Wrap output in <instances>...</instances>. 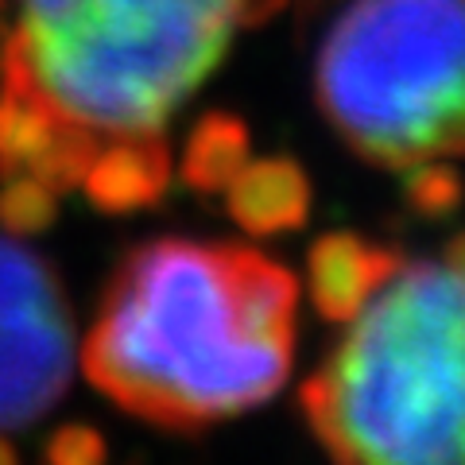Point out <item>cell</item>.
I'll use <instances>...</instances> for the list:
<instances>
[{"mask_svg": "<svg viewBox=\"0 0 465 465\" xmlns=\"http://www.w3.org/2000/svg\"><path fill=\"white\" fill-rule=\"evenodd\" d=\"M295 307V275L264 252L152 241L116 268L82 369L124 411L194 430L287 384Z\"/></svg>", "mask_w": 465, "mask_h": 465, "instance_id": "obj_1", "label": "cell"}, {"mask_svg": "<svg viewBox=\"0 0 465 465\" xmlns=\"http://www.w3.org/2000/svg\"><path fill=\"white\" fill-rule=\"evenodd\" d=\"M287 0H20L5 85L97 136L163 133L222 63L237 27Z\"/></svg>", "mask_w": 465, "mask_h": 465, "instance_id": "obj_2", "label": "cell"}, {"mask_svg": "<svg viewBox=\"0 0 465 465\" xmlns=\"http://www.w3.org/2000/svg\"><path fill=\"white\" fill-rule=\"evenodd\" d=\"M299 403L338 461H461V237L442 260L400 264L345 322Z\"/></svg>", "mask_w": 465, "mask_h": 465, "instance_id": "obj_3", "label": "cell"}, {"mask_svg": "<svg viewBox=\"0 0 465 465\" xmlns=\"http://www.w3.org/2000/svg\"><path fill=\"white\" fill-rule=\"evenodd\" d=\"M318 109L376 167L461 152V0H353L314 70Z\"/></svg>", "mask_w": 465, "mask_h": 465, "instance_id": "obj_4", "label": "cell"}, {"mask_svg": "<svg viewBox=\"0 0 465 465\" xmlns=\"http://www.w3.org/2000/svg\"><path fill=\"white\" fill-rule=\"evenodd\" d=\"M74 361V318L54 268L0 237V430L47 415Z\"/></svg>", "mask_w": 465, "mask_h": 465, "instance_id": "obj_5", "label": "cell"}, {"mask_svg": "<svg viewBox=\"0 0 465 465\" xmlns=\"http://www.w3.org/2000/svg\"><path fill=\"white\" fill-rule=\"evenodd\" d=\"M403 264L400 252L372 244L357 232L333 229L322 232L307 252V280L314 311L333 326H345L365 302L381 291V283Z\"/></svg>", "mask_w": 465, "mask_h": 465, "instance_id": "obj_6", "label": "cell"}, {"mask_svg": "<svg viewBox=\"0 0 465 465\" xmlns=\"http://www.w3.org/2000/svg\"><path fill=\"white\" fill-rule=\"evenodd\" d=\"M171 186V152L163 133H128L113 136L109 148H97L82 191L101 213L148 210Z\"/></svg>", "mask_w": 465, "mask_h": 465, "instance_id": "obj_7", "label": "cell"}, {"mask_svg": "<svg viewBox=\"0 0 465 465\" xmlns=\"http://www.w3.org/2000/svg\"><path fill=\"white\" fill-rule=\"evenodd\" d=\"M311 179L295 159L268 155L249 159L237 179L225 186L229 217L252 237H275V232L302 229L311 217Z\"/></svg>", "mask_w": 465, "mask_h": 465, "instance_id": "obj_8", "label": "cell"}, {"mask_svg": "<svg viewBox=\"0 0 465 465\" xmlns=\"http://www.w3.org/2000/svg\"><path fill=\"white\" fill-rule=\"evenodd\" d=\"M252 155V133L237 113H206L183 148V183L194 194H222Z\"/></svg>", "mask_w": 465, "mask_h": 465, "instance_id": "obj_9", "label": "cell"}, {"mask_svg": "<svg viewBox=\"0 0 465 465\" xmlns=\"http://www.w3.org/2000/svg\"><path fill=\"white\" fill-rule=\"evenodd\" d=\"M54 128L58 116L39 97L16 85H0V179L27 171V163L47 148Z\"/></svg>", "mask_w": 465, "mask_h": 465, "instance_id": "obj_10", "label": "cell"}, {"mask_svg": "<svg viewBox=\"0 0 465 465\" xmlns=\"http://www.w3.org/2000/svg\"><path fill=\"white\" fill-rule=\"evenodd\" d=\"M97 148H101L97 133H90V128H82V124H70V121H58L47 148L27 163V174L47 183L54 194H66V191H74V186H82Z\"/></svg>", "mask_w": 465, "mask_h": 465, "instance_id": "obj_11", "label": "cell"}, {"mask_svg": "<svg viewBox=\"0 0 465 465\" xmlns=\"http://www.w3.org/2000/svg\"><path fill=\"white\" fill-rule=\"evenodd\" d=\"M58 217V194L35 174H8L0 186V229L8 237H39Z\"/></svg>", "mask_w": 465, "mask_h": 465, "instance_id": "obj_12", "label": "cell"}, {"mask_svg": "<svg viewBox=\"0 0 465 465\" xmlns=\"http://www.w3.org/2000/svg\"><path fill=\"white\" fill-rule=\"evenodd\" d=\"M403 198L415 213L430 217V222H442L458 210L461 202V179L450 163H439V159H423V163L407 167L403 179Z\"/></svg>", "mask_w": 465, "mask_h": 465, "instance_id": "obj_13", "label": "cell"}, {"mask_svg": "<svg viewBox=\"0 0 465 465\" xmlns=\"http://www.w3.org/2000/svg\"><path fill=\"white\" fill-rule=\"evenodd\" d=\"M43 454H47L51 465H97V461H105L109 446L101 439V430L85 423H66L47 439Z\"/></svg>", "mask_w": 465, "mask_h": 465, "instance_id": "obj_14", "label": "cell"}, {"mask_svg": "<svg viewBox=\"0 0 465 465\" xmlns=\"http://www.w3.org/2000/svg\"><path fill=\"white\" fill-rule=\"evenodd\" d=\"M12 461H16V446L0 434V465H12Z\"/></svg>", "mask_w": 465, "mask_h": 465, "instance_id": "obj_15", "label": "cell"}, {"mask_svg": "<svg viewBox=\"0 0 465 465\" xmlns=\"http://www.w3.org/2000/svg\"><path fill=\"white\" fill-rule=\"evenodd\" d=\"M0 66H5V27H0Z\"/></svg>", "mask_w": 465, "mask_h": 465, "instance_id": "obj_16", "label": "cell"}, {"mask_svg": "<svg viewBox=\"0 0 465 465\" xmlns=\"http://www.w3.org/2000/svg\"><path fill=\"white\" fill-rule=\"evenodd\" d=\"M0 5H5V0H0Z\"/></svg>", "mask_w": 465, "mask_h": 465, "instance_id": "obj_17", "label": "cell"}]
</instances>
